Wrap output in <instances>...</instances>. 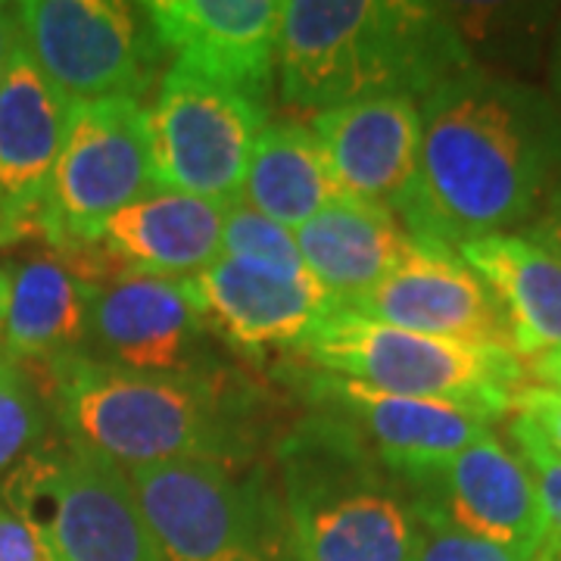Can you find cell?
<instances>
[{
    "instance_id": "cell-9",
    "label": "cell",
    "mask_w": 561,
    "mask_h": 561,
    "mask_svg": "<svg viewBox=\"0 0 561 561\" xmlns=\"http://www.w3.org/2000/svg\"><path fill=\"white\" fill-rule=\"evenodd\" d=\"M16 16L25 50L72 101H140L162 79V50L144 3L25 0L16 3Z\"/></svg>"
},
{
    "instance_id": "cell-5",
    "label": "cell",
    "mask_w": 561,
    "mask_h": 561,
    "mask_svg": "<svg viewBox=\"0 0 561 561\" xmlns=\"http://www.w3.org/2000/svg\"><path fill=\"white\" fill-rule=\"evenodd\" d=\"M306 368L397 397L456 402L486 421L508 412L524 387V362L502 346L424 337L334 309L294 350Z\"/></svg>"
},
{
    "instance_id": "cell-25",
    "label": "cell",
    "mask_w": 561,
    "mask_h": 561,
    "mask_svg": "<svg viewBox=\"0 0 561 561\" xmlns=\"http://www.w3.org/2000/svg\"><path fill=\"white\" fill-rule=\"evenodd\" d=\"M221 256L253 265L278 278H312V272L300 256V247L294 241V231L253 213L241 201L228 203L225 228H221Z\"/></svg>"
},
{
    "instance_id": "cell-32",
    "label": "cell",
    "mask_w": 561,
    "mask_h": 561,
    "mask_svg": "<svg viewBox=\"0 0 561 561\" xmlns=\"http://www.w3.org/2000/svg\"><path fill=\"white\" fill-rule=\"evenodd\" d=\"M534 375L542 383H549V390H559L561 393V346L534 356Z\"/></svg>"
},
{
    "instance_id": "cell-11",
    "label": "cell",
    "mask_w": 561,
    "mask_h": 561,
    "mask_svg": "<svg viewBox=\"0 0 561 561\" xmlns=\"http://www.w3.org/2000/svg\"><path fill=\"white\" fill-rule=\"evenodd\" d=\"M88 309L84 356L138 375L203 378L219 375L216 337L184 278L122 275L81 280Z\"/></svg>"
},
{
    "instance_id": "cell-10",
    "label": "cell",
    "mask_w": 561,
    "mask_h": 561,
    "mask_svg": "<svg viewBox=\"0 0 561 561\" xmlns=\"http://www.w3.org/2000/svg\"><path fill=\"white\" fill-rule=\"evenodd\" d=\"M147 125L162 191L234 203L268 110L172 66L147 106Z\"/></svg>"
},
{
    "instance_id": "cell-2",
    "label": "cell",
    "mask_w": 561,
    "mask_h": 561,
    "mask_svg": "<svg viewBox=\"0 0 561 561\" xmlns=\"http://www.w3.org/2000/svg\"><path fill=\"white\" fill-rule=\"evenodd\" d=\"M44 397L62 440L122 471L162 461H256L262 400L231 368L203 378L138 375L84 353L44 365Z\"/></svg>"
},
{
    "instance_id": "cell-21",
    "label": "cell",
    "mask_w": 561,
    "mask_h": 561,
    "mask_svg": "<svg viewBox=\"0 0 561 561\" xmlns=\"http://www.w3.org/2000/svg\"><path fill=\"white\" fill-rule=\"evenodd\" d=\"M456 253L502 302L518 356L561 346V260L522 231L468 241Z\"/></svg>"
},
{
    "instance_id": "cell-15",
    "label": "cell",
    "mask_w": 561,
    "mask_h": 561,
    "mask_svg": "<svg viewBox=\"0 0 561 561\" xmlns=\"http://www.w3.org/2000/svg\"><path fill=\"white\" fill-rule=\"evenodd\" d=\"M79 101L20 44L0 69V243L41 234L44 203Z\"/></svg>"
},
{
    "instance_id": "cell-14",
    "label": "cell",
    "mask_w": 561,
    "mask_h": 561,
    "mask_svg": "<svg viewBox=\"0 0 561 561\" xmlns=\"http://www.w3.org/2000/svg\"><path fill=\"white\" fill-rule=\"evenodd\" d=\"M300 387L312 409L346 421L400 481L437 468L490 434V421L456 402L397 397L316 368L302 371Z\"/></svg>"
},
{
    "instance_id": "cell-1",
    "label": "cell",
    "mask_w": 561,
    "mask_h": 561,
    "mask_svg": "<svg viewBox=\"0 0 561 561\" xmlns=\"http://www.w3.org/2000/svg\"><path fill=\"white\" fill-rule=\"evenodd\" d=\"M419 172L400 221L459 250L537 219L561 181V110L537 84L471 66L419 101Z\"/></svg>"
},
{
    "instance_id": "cell-29",
    "label": "cell",
    "mask_w": 561,
    "mask_h": 561,
    "mask_svg": "<svg viewBox=\"0 0 561 561\" xmlns=\"http://www.w3.org/2000/svg\"><path fill=\"white\" fill-rule=\"evenodd\" d=\"M0 561H41L32 530L3 502H0Z\"/></svg>"
},
{
    "instance_id": "cell-23",
    "label": "cell",
    "mask_w": 561,
    "mask_h": 561,
    "mask_svg": "<svg viewBox=\"0 0 561 561\" xmlns=\"http://www.w3.org/2000/svg\"><path fill=\"white\" fill-rule=\"evenodd\" d=\"M10 300L0 337V359L47 362L84 353L88 341V309L81 280L66 262L32 256L10 262Z\"/></svg>"
},
{
    "instance_id": "cell-28",
    "label": "cell",
    "mask_w": 561,
    "mask_h": 561,
    "mask_svg": "<svg viewBox=\"0 0 561 561\" xmlns=\"http://www.w3.org/2000/svg\"><path fill=\"white\" fill-rule=\"evenodd\" d=\"M515 409H518V415H524V419L530 421V424L540 431V437L549 443V449L561 456V393L559 390H549V387H537V383H530V387H524L522 393H518Z\"/></svg>"
},
{
    "instance_id": "cell-6",
    "label": "cell",
    "mask_w": 561,
    "mask_h": 561,
    "mask_svg": "<svg viewBox=\"0 0 561 561\" xmlns=\"http://www.w3.org/2000/svg\"><path fill=\"white\" fill-rule=\"evenodd\" d=\"M162 561H297L268 461H162L125 471Z\"/></svg>"
},
{
    "instance_id": "cell-8",
    "label": "cell",
    "mask_w": 561,
    "mask_h": 561,
    "mask_svg": "<svg viewBox=\"0 0 561 561\" xmlns=\"http://www.w3.org/2000/svg\"><path fill=\"white\" fill-rule=\"evenodd\" d=\"M160 191L150 150L147 106L135 98H103L76 106L44 203L41 234L76 253L98 241L110 216Z\"/></svg>"
},
{
    "instance_id": "cell-7",
    "label": "cell",
    "mask_w": 561,
    "mask_h": 561,
    "mask_svg": "<svg viewBox=\"0 0 561 561\" xmlns=\"http://www.w3.org/2000/svg\"><path fill=\"white\" fill-rule=\"evenodd\" d=\"M41 561H162L135 486L119 465L62 437H47L0 483Z\"/></svg>"
},
{
    "instance_id": "cell-13",
    "label": "cell",
    "mask_w": 561,
    "mask_h": 561,
    "mask_svg": "<svg viewBox=\"0 0 561 561\" xmlns=\"http://www.w3.org/2000/svg\"><path fill=\"white\" fill-rule=\"evenodd\" d=\"M421 518L456 527L534 561L546 537L537 486L522 456L486 434L431 471L402 481Z\"/></svg>"
},
{
    "instance_id": "cell-4",
    "label": "cell",
    "mask_w": 561,
    "mask_h": 561,
    "mask_svg": "<svg viewBox=\"0 0 561 561\" xmlns=\"http://www.w3.org/2000/svg\"><path fill=\"white\" fill-rule=\"evenodd\" d=\"M268 471L297 561L412 559V496L343 419L309 409L275 443Z\"/></svg>"
},
{
    "instance_id": "cell-35",
    "label": "cell",
    "mask_w": 561,
    "mask_h": 561,
    "mask_svg": "<svg viewBox=\"0 0 561 561\" xmlns=\"http://www.w3.org/2000/svg\"><path fill=\"white\" fill-rule=\"evenodd\" d=\"M537 561H561V556H556V559H537Z\"/></svg>"
},
{
    "instance_id": "cell-27",
    "label": "cell",
    "mask_w": 561,
    "mask_h": 561,
    "mask_svg": "<svg viewBox=\"0 0 561 561\" xmlns=\"http://www.w3.org/2000/svg\"><path fill=\"white\" fill-rule=\"evenodd\" d=\"M415 518H419V530H415V546H412L409 561H527L515 549L478 540L471 534H461L456 527H446L421 515Z\"/></svg>"
},
{
    "instance_id": "cell-3",
    "label": "cell",
    "mask_w": 561,
    "mask_h": 561,
    "mask_svg": "<svg viewBox=\"0 0 561 561\" xmlns=\"http://www.w3.org/2000/svg\"><path fill=\"white\" fill-rule=\"evenodd\" d=\"M456 20L419 0L280 3L278 84L294 113H324L375 98H427L471 69Z\"/></svg>"
},
{
    "instance_id": "cell-17",
    "label": "cell",
    "mask_w": 561,
    "mask_h": 561,
    "mask_svg": "<svg viewBox=\"0 0 561 561\" xmlns=\"http://www.w3.org/2000/svg\"><path fill=\"white\" fill-rule=\"evenodd\" d=\"M184 280L209 334L243 356L297 350L337 302L316 278H278L225 256Z\"/></svg>"
},
{
    "instance_id": "cell-16",
    "label": "cell",
    "mask_w": 561,
    "mask_h": 561,
    "mask_svg": "<svg viewBox=\"0 0 561 561\" xmlns=\"http://www.w3.org/2000/svg\"><path fill=\"white\" fill-rule=\"evenodd\" d=\"M362 319L381 321L424 337L471 343V346H502L515 353L512 324L496 300L456 250L421 247L387 278L356 300L337 302Z\"/></svg>"
},
{
    "instance_id": "cell-33",
    "label": "cell",
    "mask_w": 561,
    "mask_h": 561,
    "mask_svg": "<svg viewBox=\"0 0 561 561\" xmlns=\"http://www.w3.org/2000/svg\"><path fill=\"white\" fill-rule=\"evenodd\" d=\"M549 98L561 110V22L556 38H552V54H549Z\"/></svg>"
},
{
    "instance_id": "cell-22",
    "label": "cell",
    "mask_w": 561,
    "mask_h": 561,
    "mask_svg": "<svg viewBox=\"0 0 561 561\" xmlns=\"http://www.w3.org/2000/svg\"><path fill=\"white\" fill-rule=\"evenodd\" d=\"M343 197L309 122L280 119L262 128L238 194L243 206L297 231Z\"/></svg>"
},
{
    "instance_id": "cell-18",
    "label": "cell",
    "mask_w": 561,
    "mask_h": 561,
    "mask_svg": "<svg viewBox=\"0 0 561 561\" xmlns=\"http://www.w3.org/2000/svg\"><path fill=\"white\" fill-rule=\"evenodd\" d=\"M346 197L393 213L419 172L421 110L415 98H375L324 110L309 119Z\"/></svg>"
},
{
    "instance_id": "cell-30",
    "label": "cell",
    "mask_w": 561,
    "mask_h": 561,
    "mask_svg": "<svg viewBox=\"0 0 561 561\" xmlns=\"http://www.w3.org/2000/svg\"><path fill=\"white\" fill-rule=\"evenodd\" d=\"M524 238L546 247L556 260H561V181L552 187V194L540 206L537 219L522 231Z\"/></svg>"
},
{
    "instance_id": "cell-34",
    "label": "cell",
    "mask_w": 561,
    "mask_h": 561,
    "mask_svg": "<svg viewBox=\"0 0 561 561\" xmlns=\"http://www.w3.org/2000/svg\"><path fill=\"white\" fill-rule=\"evenodd\" d=\"M7 300H10V280H7V272L0 268V337H3V321H7Z\"/></svg>"
},
{
    "instance_id": "cell-12",
    "label": "cell",
    "mask_w": 561,
    "mask_h": 561,
    "mask_svg": "<svg viewBox=\"0 0 561 561\" xmlns=\"http://www.w3.org/2000/svg\"><path fill=\"white\" fill-rule=\"evenodd\" d=\"M144 13L162 57L272 113L278 76V0H150Z\"/></svg>"
},
{
    "instance_id": "cell-24",
    "label": "cell",
    "mask_w": 561,
    "mask_h": 561,
    "mask_svg": "<svg viewBox=\"0 0 561 561\" xmlns=\"http://www.w3.org/2000/svg\"><path fill=\"white\" fill-rule=\"evenodd\" d=\"M50 402L28 365L0 359V483L50 434Z\"/></svg>"
},
{
    "instance_id": "cell-19",
    "label": "cell",
    "mask_w": 561,
    "mask_h": 561,
    "mask_svg": "<svg viewBox=\"0 0 561 561\" xmlns=\"http://www.w3.org/2000/svg\"><path fill=\"white\" fill-rule=\"evenodd\" d=\"M228 203L153 191L103 221L98 247L125 275L191 278L221 260Z\"/></svg>"
},
{
    "instance_id": "cell-31",
    "label": "cell",
    "mask_w": 561,
    "mask_h": 561,
    "mask_svg": "<svg viewBox=\"0 0 561 561\" xmlns=\"http://www.w3.org/2000/svg\"><path fill=\"white\" fill-rule=\"evenodd\" d=\"M22 44L20 16H16V3H0V69L10 60V54Z\"/></svg>"
},
{
    "instance_id": "cell-20",
    "label": "cell",
    "mask_w": 561,
    "mask_h": 561,
    "mask_svg": "<svg viewBox=\"0 0 561 561\" xmlns=\"http://www.w3.org/2000/svg\"><path fill=\"white\" fill-rule=\"evenodd\" d=\"M312 278L337 302L356 300L412 260L421 243L378 203L343 197L294 231Z\"/></svg>"
},
{
    "instance_id": "cell-26",
    "label": "cell",
    "mask_w": 561,
    "mask_h": 561,
    "mask_svg": "<svg viewBox=\"0 0 561 561\" xmlns=\"http://www.w3.org/2000/svg\"><path fill=\"white\" fill-rule=\"evenodd\" d=\"M512 437H515V446L522 449V461L534 478L542 522H546V537H542L537 559H556L561 556V456L549 449L540 431L524 415H515L512 421Z\"/></svg>"
}]
</instances>
